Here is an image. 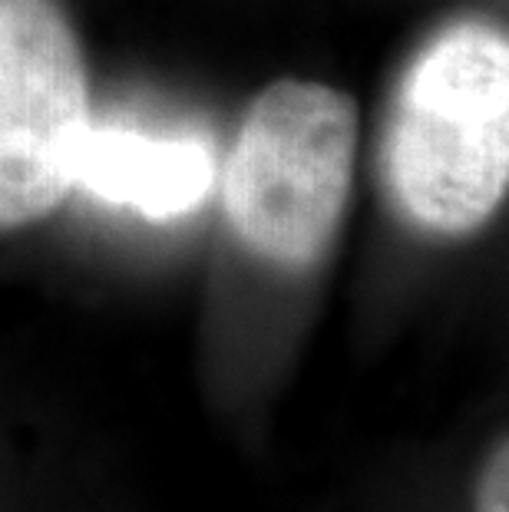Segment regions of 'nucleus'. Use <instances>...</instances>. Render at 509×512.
<instances>
[{"mask_svg":"<svg viewBox=\"0 0 509 512\" xmlns=\"http://www.w3.org/2000/svg\"><path fill=\"white\" fill-rule=\"evenodd\" d=\"M394 212L437 238L473 235L509 189V43L483 20L440 30L400 76L381 143Z\"/></svg>","mask_w":509,"mask_h":512,"instance_id":"obj_1","label":"nucleus"},{"mask_svg":"<svg viewBox=\"0 0 509 512\" xmlns=\"http://www.w3.org/2000/svg\"><path fill=\"white\" fill-rule=\"evenodd\" d=\"M361 116L354 96L278 80L252 103L225 166V215L255 258L308 271L348 209Z\"/></svg>","mask_w":509,"mask_h":512,"instance_id":"obj_2","label":"nucleus"},{"mask_svg":"<svg viewBox=\"0 0 509 512\" xmlns=\"http://www.w3.org/2000/svg\"><path fill=\"white\" fill-rule=\"evenodd\" d=\"M90 116V80L57 0H0V228L67 199Z\"/></svg>","mask_w":509,"mask_h":512,"instance_id":"obj_3","label":"nucleus"},{"mask_svg":"<svg viewBox=\"0 0 509 512\" xmlns=\"http://www.w3.org/2000/svg\"><path fill=\"white\" fill-rule=\"evenodd\" d=\"M215 182L212 149L199 139H159L119 126H90L73 185L146 219L192 212Z\"/></svg>","mask_w":509,"mask_h":512,"instance_id":"obj_4","label":"nucleus"},{"mask_svg":"<svg viewBox=\"0 0 509 512\" xmlns=\"http://www.w3.org/2000/svg\"><path fill=\"white\" fill-rule=\"evenodd\" d=\"M476 512H509V450L506 440L490 453L476 489Z\"/></svg>","mask_w":509,"mask_h":512,"instance_id":"obj_5","label":"nucleus"}]
</instances>
